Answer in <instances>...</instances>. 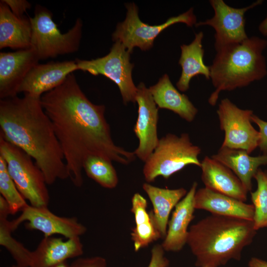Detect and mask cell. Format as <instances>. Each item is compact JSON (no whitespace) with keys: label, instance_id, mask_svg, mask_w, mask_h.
I'll return each mask as SVG.
<instances>
[{"label":"cell","instance_id":"cell-33","mask_svg":"<svg viewBox=\"0 0 267 267\" xmlns=\"http://www.w3.org/2000/svg\"><path fill=\"white\" fill-rule=\"evenodd\" d=\"M17 17H23V14L31 7V3L26 0H2Z\"/></svg>","mask_w":267,"mask_h":267},{"label":"cell","instance_id":"cell-13","mask_svg":"<svg viewBox=\"0 0 267 267\" xmlns=\"http://www.w3.org/2000/svg\"><path fill=\"white\" fill-rule=\"evenodd\" d=\"M137 103L138 116L134 132L139 140V144L134 151L135 156L145 162L158 144L157 134L158 107L152 96L143 83L137 87L135 98Z\"/></svg>","mask_w":267,"mask_h":267},{"label":"cell","instance_id":"cell-25","mask_svg":"<svg viewBox=\"0 0 267 267\" xmlns=\"http://www.w3.org/2000/svg\"><path fill=\"white\" fill-rule=\"evenodd\" d=\"M147 207L146 199L139 193H135L132 199L131 211L135 226L132 229L131 238L135 252L162 238Z\"/></svg>","mask_w":267,"mask_h":267},{"label":"cell","instance_id":"cell-22","mask_svg":"<svg viewBox=\"0 0 267 267\" xmlns=\"http://www.w3.org/2000/svg\"><path fill=\"white\" fill-rule=\"evenodd\" d=\"M229 169L239 178L247 190L252 188V179L259 167L267 165V154L251 156L246 151L222 147L211 157Z\"/></svg>","mask_w":267,"mask_h":267},{"label":"cell","instance_id":"cell-36","mask_svg":"<svg viewBox=\"0 0 267 267\" xmlns=\"http://www.w3.org/2000/svg\"><path fill=\"white\" fill-rule=\"evenodd\" d=\"M49 267H71V265H69L66 261H64Z\"/></svg>","mask_w":267,"mask_h":267},{"label":"cell","instance_id":"cell-28","mask_svg":"<svg viewBox=\"0 0 267 267\" xmlns=\"http://www.w3.org/2000/svg\"><path fill=\"white\" fill-rule=\"evenodd\" d=\"M257 189L251 192L254 207L253 218L255 230L267 227V172L259 169L254 176Z\"/></svg>","mask_w":267,"mask_h":267},{"label":"cell","instance_id":"cell-12","mask_svg":"<svg viewBox=\"0 0 267 267\" xmlns=\"http://www.w3.org/2000/svg\"><path fill=\"white\" fill-rule=\"evenodd\" d=\"M21 212L17 218L11 221L14 230L22 222H26L27 229L41 231L44 237L60 234L70 238L80 237L87 231L86 226L79 222L77 218L57 216L47 207L28 205Z\"/></svg>","mask_w":267,"mask_h":267},{"label":"cell","instance_id":"cell-30","mask_svg":"<svg viewBox=\"0 0 267 267\" xmlns=\"http://www.w3.org/2000/svg\"><path fill=\"white\" fill-rule=\"evenodd\" d=\"M165 250L161 244H156L151 251V259L147 267H168L170 262L165 256Z\"/></svg>","mask_w":267,"mask_h":267},{"label":"cell","instance_id":"cell-29","mask_svg":"<svg viewBox=\"0 0 267 267\" xmlns=\"http://www.w3.org/2000/svg\"><path fill=\"white\" fill-rule=\"evenodd\" d=\"M0 193L7 202L11 214L21 211L28 204L10 176L6 162L0 156Z\"/></svg>","mask_w":267,"mask_h":267},{"label":"cell","instance_id":"cell-11","mask_svg":"<svg viewBox=\"0 0 267 267\" xmlns=\"http://www.w3.org/2000/svg\"><path fill=\"white\" fill-rule=\"evenodd\" d=\"M258 0L243 8H234L223 0H210L214 15L205 21L199 22L196 27L208 25L215 30L214 46L216 51L227 45L242 42L248 37L245 31V13L263 3Z\"/></svg>","mask_w":267,"mask_h":267},{"label":"cell","instance_id":"cell-21","mask_svg":"<svg viewBox=\"0 0 267 267\" xmlns=\"http://www.w3.org/2000/svg\"><path fill=\"white\" fill-rule=\"evenodd\" d=\"M149 89L158 108L171 110L188 122L195 119L198 109L186 95L180 93L174 86L167 74Z\"/></svg>","mask_w":267,"mask_h":267},{"label":"cell","instance_id":"cell-3","mask_svg":"<svg viewBox=\"0 0 267 267\" xmlns=\"http://www.w3.org/2000/svg\"><path fill=\"white\" fill-rule=\"evenodd\" d=\"M252 221L211 215L192 225L187 244L197 267H219L239 261L256 234Z\"/></svg>","mask_w":267,"mask_h":267},{"label":"cell","instance_id":"cell-16","mask_svg":"<svg viewBox=\"0 0 267 267\" xmlns=\"http://www.w3.org/2000/svg\"><path fill=\"white\" fill-rule=\"evenodd\" d=\"M197 186L198 183L194 182L186 195L175 207L161 244L166 251H179L187 244L188 226L194 218V198Z\"/></svg>","mask_w":267,"mask_h":267},{"label":"cell","instance_id":"cell-4","mask_svg":"<svg viewBox=\"0 0 267 267\" xmlns=\"http://www.w3.org/2000/svg\"><path fill=\"white\" fill-rule=\"evenodd\" d=\"M267 46V40L253 36L217 51L210 66V79L215 88L208 99L210 105L216 104L221 91L247 86L266 76L263 53Z\"/></svg>","mask_w":267,"mask_h":267},{"label":"cell","instance_id":"cell-23","mask_svg":"<svg viewBox=\"0 0 267 267\" xmlns=\"http://www.w3.org/2000/svg\"><path fill=\"white\" fill-rule=\"evenodd\" d=\"M142 188L148 195L153 206L150 212L153 221L162 238L167 231L170 214L172 209L187 194L184 188L168 189L153 186L145 182Z\"/></svg>","mask_w":267,"mask_h":267},{"label":"cell","instance_id":"cell-14","mask_svg":"<svg viewBox=\"0 0 267 267\" xmlns=\"http://www.w3.org/2000/svg\"><path fill=\"white\" fill-rule=\"evenodd\" d=\"M39 59L31 47L15 52L0 53V98L17 96L19 88Z\"/></svg>","mask_w":267,"mask_h":267},{"label":"cell","instance_id":"cell-18","mask_svg":"<svg viewBox=\"0 0 267 267\" xmlns=\"http://www.w3.org/2000/svg\"><path fill=\"white\" fill-rule=\"evenodd\" d=\"M83 254V245L80 237L67 240L52 236L44 237L32 252L30 267H49Z\"/></svg>","mask_w":267,"mask_h":267},{"label":"cell","instance_id":"cell-6","mask_svg":"<svg viewBox=\"0 0 267 267\" xmlns=\"http://www.w3.org/2000/svg\"><path fill=\"white\" fill-rule=\"evenodd\" d=\"M200 152V148L191 142L188 134L180 136L168 134L159 139L156 147L145 162L144 178L150 183L159 176L167 179L189 165L200 167L198 159Z\"/></svg>","mask_w":267,"mask_h":267},{"label":"cell","instance_id":"cell-27","mask_svg":"<svg viewBox=\"0 0 267 267\" xmlns=\"http://www.w3.org/2000/svg\"><path fill=\"white\" fill-rule=\"evenodd\" d=\"M83 169L88 177L104 188L112 189L118 183L117 174L112 161L105 158L88 156L84 160Z\"/></svg>","mask_w":267,"mask_h":267},{"label":"cell","instance_id":"cell-37","mask_svg":"<svg viewBox=\"0 0 267 267\" xmlns=\"http://www.w3.org/2000/svg\"><path fill=\"white\" fill-rule=\"evenodd\" d=\"M10 267H18L16 265H13Z\"/></svg>","mask_w":267,"mask_h":267},{"label":"cell","instance_id":"cell-24","mask_svg":"<svg viewBox=\"0 0 267 267\" xmlns=\"http://www.w3.org/2000/svg\"><path fill=\"white\" fill-rule=\"evenodd\" d=\"M203 37L204 34L201 31L195 34L194 39L190 44L180 46L178 63L182 71L176 85L181 91L184 92L189 89L191 79L196 76L202 75L208 80L210 79V66L206 65L203 61Z\"/></svg>","mask_w":267,"mask_h":267},{"label":"cell","instance_id":"cell-35","mask_svg":"<svg viewBox=\"0 0 267 267\" xmlns=\"http://www.w3.org/2000/svg\"><path fill=\"white\" fill-rule=\"evenodd\" d=\"M259 32L264 36L267 37V15L259 26Z\"/></svg>","mask_w":267,"mask_h":267},{"label":"cell","instance_id":"cell-19","mask_svg":"<svg viewBox=\"0 0 267 267\" xmlns=\"http://www.w3.org/2000/svg\"><path fill=\"white\" fill-rule=\"evenodd\" d=\"M194 203L195 209L206 210L213 215L253 221V204H246L206 187L196 190Z\"/></svg>","mask_w":267,"mask_h":267},{"label":"cell","instance_id":"cell-8","mask_svg":"<svg viewBox=\"0 0 267 267\" xmlns=\"http://www.w3.org/2000/svg\"><path fill=\"white\" fill-rule=\"evenodd\" d=\"M127 13L125 20L119 23L112 35L114 42L119 41L131 53L134 47L147 50L153 45L155 38L164 30L178 23H185L192 27L197 23L196 17L192 7L177 16L169 18L164 23L149 25L141 21L138 16V8L134 3L126 5Z\"/></svg>","mask_w":267,"mask_h":267},{"label":"cell","instance_id":"cell-32","mask_svg":"<svg viewBox=\"0 0 267 267\" xmlns=\"http://www.w3.org/2000/svg\"><path fill=\"white\" fill-rule=\"evenodd\" d=\"M70 265L71 267H107L106 260L99 256L80 258Z\"/></svg>","mask_w":267,"mask_h":267},{"label":"cell","instance_id":"cell-1","mask_svg":"<svg viewBox=\"0 0 267 267\" xmlns=\"http://www.w3.org/2000/svg\"><path fill=\"white\" fill-rule=\"evenodd\" d=\"M60 145L69 174L77 187L83 185V163L89 155L128 165L134 160V152L116 145L104 116V105L92 103L71 73L65 81L41 97Z\"/></svg>","mask_w":267,"mask_h":267},{"label":"cell","instance_id":"cell-7","mask_svg":"<svg viewBox=\"0 0 267 267\" xmlns=\"http://www.w3.org/2000/svg\"><path fill=\"white\" fill-rule=\"evenodd\" d=\"M0 156L23 197L33 206L47 207L50 197L44 176L32 157L0 135Z\"/></svg>","mask_w":267,"mask_h":267},{"label":"cell","instance_id":"cell-5","mask_svg":"<svg viewBox=\"0 0 267 267\" xmlns=\"http://www.w3.org/2000/svg\"><path fill=\"white\" fill-rule=\"evenodd\" d=\"M32 28L31 47L39 60L78 51L82 38L83 23L77 19L67 32L62 33L52 20V14L46 8L38 5L34 16L29 17Z\"/></svg>","mask_w":267,"mask_h":267},{"label":"cell","instance_id":"cell-26","mask_svg":"<svg viewBox=\"0 0 267 267\" xmlns=\"http://www.w3.org/2000/svg\"><path fill=\"white\" fill-rule=\"evenodd\" d=\"M11 214L7 202L0 196V245L4 247L11 255L18 267H30L32 251L16 240L12 232L15 230L12 221L7 219Z\"/></svg>","mask_w":267,"mask_h":267},{"label":"cell","instance_id":"cell-31","mask_svg":"<svg viewBox=\"0 0 267 267\" xmlns=\"http://www.w3.org/2000/svg\"><path fill=\"white\" fill-rule=\"evenodd\" d=\"M251 121L259 127V141L258 147L263 154H267V121L262 120L254 114L251 117Z\"/></svg>","mask_w":267,"mask_h":267},{"label":"cell","instance_id":"cell-9","mask_svg":"<svg viewBox=\"0 0 267 267\" xmlns=\"http://www.w3.org/2000/svg\"><path fill=\"white\" fill-rule=\"evenodd\" d=\"M130 53L124 44L116 41L105 56L90 60L76 59L78 70L97 76L102 75L114 82L119 87L123 102H136L137 87L133 82Z\"/></svg>","mask_w":267,"mask_h":267},{"label":"cell","instance_id":"cell-15","mask_svg":"<svg viewBox=\"0 0 267 267\" xmlns=\"http://www.w3.org/2000/svg\"><path fill=\"white\" fill-rule=\"evenodd\" d=\"M78 70L75 60L38 64L26 75L18 93L22 92L41 98L44 93L61 85L69 75Z\"/></svg>","mask_w":267,"mask_h":267},{"label":"cell","instance_id":"cell-17","mask_svg":"<svg viewBox=\"0 0 267 267\" xmlns=\"http://www.w3.org/2000/svg\"><path fill=\"white\" fill-rule=\"evenodd\" d=\"M201 179L206 188L245 202L248 191L228 167L206 156L201 162Z\"/></svg>","mask_w":267,"mask_h":267},{"label":"cell","instance_id":"cell-20","mask_svg":"<svg viewBox=\"0 0 267 267\" xmlns=\"http://www.w3.org/2000/svg\"><path fill=\"white\" fill-rule=\"evenodd\" d=\"M32 28L29 18L17 17L2 0L0 2V48L31 47Z\"/></svg>","mask_w":267,"mask_h":267},{"label":"cell","instance_id":"cell-10","mask_svg":"<svg viewBox=\"0 0 267 267\" xmlns=\"http://www.w3.org/2000/svg\"><path fill=\"white\" fill-rule=\"evenodd\" d=\"M217 112L221 130L224 132L221 147L243 150L249 154L258 147L259 132L251 124L252 110L241 109L225 98Z\"/></svg>","mask_w":267,"mask_h":267},{"label":"cell","instance_id":"cell-34","mask_svg":"<svg viewBox=\"0 0 267 267\" xmlns=\"http://www.w3.org/2000/svg\"><path fill=\"white\" fill-rule=\"evenodd\" d=\"M249 267H267V261L253 257L248 263Z\"/></svg>","mask_w":267,"mask_h":267},{"label":"cell","instance_id":"cell-2","mask_svg":"<svg viewBox=\"0 0 267 267\" xmlns=\"http://www.w3.org/2000/svg\"><path fill=\"white\" fill-rule=\"evenodd\" d=\"M0 135L33 158L48 185L69 174L41 98L28 94L0 100Z\"/></svg>","mask_w":267,"mask_h":267}]
</instances>
